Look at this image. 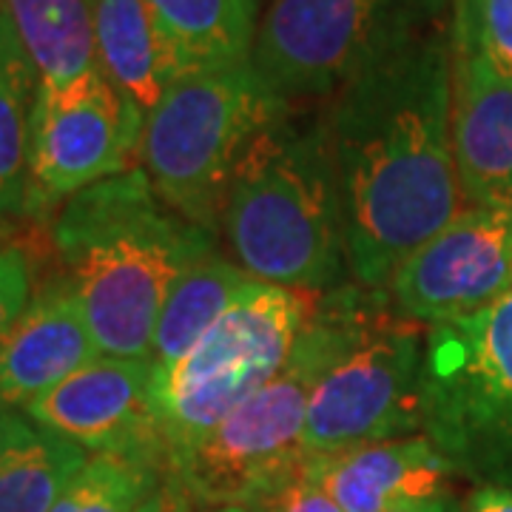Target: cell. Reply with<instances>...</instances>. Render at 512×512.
Masks as SVG:
<instances>
[{"instance_id":"6da1fadb","label":"cell","mask_w":512,"mask_h":512,"mask_svg":"<svg viewBox=\"0 0 512 512\" xmlns=\"http://www.w3.org/2000/svg\"><path fill=\"white\" fill-rule=\"evenodd\" d=\"M453 43L441 26L322 103L350 282L382 291L461 214L453 154Z\"/></svg>"},{"instance_id":"7a4b0ae2","label":"cell","mask_w":512,"mask_h":512,"mask_svg":"<svg viewBox=\"0 0 512 512\" xmlns=\"http://www.w3.org/2000/svg\"><path fill=\"white\" fill-rule=\"evenodd\" d=\"M52 242L97 348L117 359H151L154 328L174 282L220 251L214 231L157 197L143 165L63 202Z\"/></svg>"},{"instance_id":"3957f363","label":"cell","mask_w":512,"mask_h":512,"mask_svg":"<svg viewBox=\"0 0 512 512\" xmlns=\"http://www.w3.org/2000/svg\"><path fill=\"white\" fill-rule=\"evenodd\" d=\"M231 262L302 293L348 285L339 185L319 106H282L245 148L222 202Z\"/></svg>"},{"instance_id":"277c9868","label":"cell","mask_w":512,"mask_h":512,"mask_svg":"<svg viewBox=\"0 0 512 512\" xmlns=\"http://www.w3.org/2000/svg\"><path fill=\"white\" fill-rule=\"evenodd\" d=\"M382 308V291H367L356 282L319 293L311 322L285 367L214 427L165 478L177 481L202 504L245 507L271 487L305 458L302 430L319 382L359 342Z\"/></svg>"},{"instance_id":"5b68a950","label":"cell","mask_w":512,"mask_h":512,"mask_svg":"<svg viewBox=\"0 0 512 512\" xmlns=\"http://www.w3.org/2000/svg\"><path fill=\"white\" fill-rule=\"evenodd\" d=\"M316 302L319 293L248 279L194 348L154 370L151 407L168 470L285 367Z\"/></svg>"},{"instance_id":"8992f818","label":"cell","mask_w":512,"mask_h":512,"mask_svg":"<svg viewBox=\"0 0 512 512\" xmlns=\"http://www.w3.org/2000/svg\"><path fill=\"white\" fill-rule=\"evenodd\" d=\"M456 0H271L251 66L285 106H322L379 63L447 26Z\"/></svg>"},{"instance_id":"52a82bcc","label":"cell","mask_w":512,"mask_h":512,"mask_svg":"<svg viewBox=\"0 0 512 512\" xmlns=\"http://www.w3.org/2000/svg\"><path fill=\"white\" fill-rule=\"evenodd\" d=\"M285 103L251 60L177 80L146 117L140 160L157 197L220 237L222 202L245 148Z\"/></svg>"},{"instance_id":"ba28073f","label":"cell","mask_w":512,"mask_h":512,"mask_svg":"<svg viewBox=\"0 0 512 512\" xmlns=\"http://www.w3.org/2000/svg\"><path fill=\"white\" fill-rule=\"evenodd\" d=\"M421 436L456 476L512 487V291L424 333Z\"/></svg>"},{"instance_id":"9c48e42d","label":"cell","mask_w":512,"mask_h":512,"mask_svg":"<svg viewBox=\"0 0 512 512\" xmlns=\"http://www.w3.org/2000/svg\"><path fill=\"white\" fill-rule=\"evenodd\" d=\"M424 336L387 302L359 342L313 393L302 430L305 456H333L421 433Z\"/></svg>"},{"instance_id":"30bf717a","label":"cell","mask_w":512,"mask_h":512,"mask_svg":"<svg viewBox=\"0 0 512 512\" xmlns=\"http://www.w3.org/2000/svg\"><path fill=\"white\" fill-rule=\"evenodd\" d=\"M146 114L117 92L103 69L66 86H37L29 143V214L131 168L140 154Z\"/></svg>"},{"instance_id":"8fae6325","label":"cell","mask_w":512,"mask_h":512,"mask_svg":"<svg viewBox=\"0 0 512 512\" xmlns=\"http://www.w3.org/2000/svg\"><path fill=\"white\" fill-rule=\"evenodd\" d=\"M512 291V211L467 208L382 288L390 313L413 325H441L484 311Z\"/></svg>"},{"instance_id":"7c38bea8","label":"cell","mask_w":512,"mask_h":512,"mask_svg":"<svg viewBox=\"0 0 512 512\" xmlns=\"http://www.w3.org/2000/svg\"><path fill=\"white\" fill-rule=\"evenodd\" d=\"M151 359L97 356L69 379L37 396L23 413L35 427L94 456H126L163 467L165 444L151 407Z\"/></svg>"},{"instance_id":"4fadbf2b","label":"cell","mask_w":512,"mask_h":512,"mask_svg":"<svg viewBox=\"0 0 512 512\" xmlns=\"http://www.w3.org/2000/svg\"><path fill=\"white\" fill-rule=\"evenodd\" d=\"M450 126L464 202L512 211V74L456 43Z\"/></svg>"},{"instance_id":"5bb4252c","label":"cell","mask_w":512,"mask_h":512,"mask_svg":"<svg viewBox=\"0 0 512 512\" xmlns=\"http://www.w3.org/2000/svg\"><path fill=\"white\" fill-rule=\"evenodd\" d=\"M97 356L103 353L72 279L63 276L43 285L0 342V407L26 410Z\"/></svg>"},{"instance_id":"9a60e30c","label":"cell","mask_w":512,"mask_h":512,"mask_svg":"<svg viewBox=\"0 0 512 512\" xmlns=\"http://www.w3.org/2000/svg\"><path fill=\"white\" fill-rule=\"evenodd\" d=\"M308 461L342 512H387L404 501L444 493L447 478L456 476L453 464L421 433Z\"/></svg>"},{"instance_id":"2e32d148","label":"cell","mask_w":512,"mask_h":512,"mask_svg":"<svg viewBox=\"0 0 512 512\" xmlns=\"http://www.w3.org/2000/svg\"><path fill=\"white\" fill-rule=\"evenodd\" d=\"M94 37L103 74L146 117L177 80L191 74L146 0H94Z\"/></svg>"},{"instance_id":"e0dca14e","label":"cell","mask_w":512,"mask_h":512,"mask_svg":"<svg viewBox=\"0 0 512 512\" xmlns=\"http://www.w3.org/2000/svg\"><path fill=\"white\" fill-rule=\"evenodd\" d=\"M23 49L46 86H66L100 69L94 0H6Z\"/></svg>"},{"instance_id":"ac0fdd59","label":"cell","mask_w":512,"mask_h":512,"mask_svg":"<svg viewBox=\"0 0 512 512\" xmlns=\"http://www.w3.org/2000/svg\"><path fill=\"white\" fill-rule=\"evenodd\" d=\"M191 72L248 63L262 0H146Z\"/></svg>"},{"instance_id":"d6986e66","label":"cell","mask_w":512,"mask_h":512,"mask_svg":"<svg viewBox=\"0 0 512 512\" xmlns=\"http://www.w3.org/2000/svg\"><path fill=\"white\" fill-rule=\"evenodd\" d=\"M35 63L23 49L6 6L0 12V220L26 217L29 143L35 109Z\"/></svg>"},{"instance_id":"ffe728a7","label":"cell","mask_w":512,"mask_h":512,"mask_svg":"<svg viewBox=\"0 0 512 512\" xmlns=\"http://www.w3.org/2000/svg\"><path fill=\"white\" fill-rule=\"evenodd\" d=\"M245 282L248 276L220 251L188 268L174 282L157 319L154 342H151L154 370L174 365L185 350L194 348L197 339L220 319L222 311L231 305L234 293Z\"/></svg>"},{"instance_id":"44dd1931","label":"cell","mask_w":512,"mask_h":512,"mask_svg":"<svg viewBox=\"0 0 512 512\" xmlns=\"http://www.w3.org/2000/svg\"><path fill=\"white\" fill-rule=\"evenodd\" d=\"M86 450L26 419L0 450V512H52Z\"/></svg>"},{"instance_id":"7402d4cb","label":"cell","mask_w":512,"mask_h":512,"mask_svg":"<svg viewBox=\"0 0 512 512\" xmlns=\"http://www.w3.org/2000/svg\"><path fill=\"white\" fill-rule=\"evenodd\" d=\"M165 470L126 456H92L52 512H137L163 490Z\"/></svg>"},{"instance_id":"603a6c76","label":"cell","mask_w":512,"mask_h":512,"mask_svg":"<svg viewBox=\"0 0 512 512\" xmlns=\"http://www.w3.org/2000/svg\"><path fill=\"white\" fill-rule=\"evenodd\" d=\"M450 40L484 52L512 74V0H456Z\"/></svg>"},{"instance_id":"cb8c5ba5","label":"cell","mask_w":512,"mask_h":512,"mask_svg":"<svg viewBox=\"0 0 512 512\" xmlns=\"http://www.w3.org/2000/svg\"><path fill=\"white\" fill-rule=\"evenodd\" d=\"M248 512H342L339 504L330 498V493L313 476L308 456L296 467L276 478L271 487L254 495L248 504Z\"/></svg>"},{"instance_id":"d4e9b609","label":"cell","mask_w":512,"mask_h":512,"mask_svg":"<svg viewBox=\"0 0 512 512\" xmlns=\"http://www.w3.org/2000/svg\"><path fill=\"white\" fill-rule=\"evenodd\" d=\"M32 302V274L26 254L0 242V342Z\"/></svg>"},{"instance_id":"484cf974","label":"cell","mask_w":512,"mask_h":512,"mask_svg":"<svg viewBox=\"0 0 512 512\" xmlns=\"http://www.w3.org/2000/svg\"><path fill=\"white\" fill-rule=\"evenodd\" d=\"M163 507L165 512H248L242 504H202L171 478H165L163 484Z\"/></svg>"},{"instance_id":"4316f807","label":"cell","mask_w":512,"mask_h":512,"mask_svg":"<svg viewBox=\"0 0 512 512\" xmlns=\"http://www.w3.org/2000/svg\"><path fill=\"white\" fill-rule=\"evenodd\" d=\"M464 512H512V487L484 484L467 498Z\"/></svg>"},{"instance_id":"83f0119b","label":"cell","mask_w":512,"mask_h":512,"mask_svg":"<svg viewBox=\"0 0 512 512\" xmlns=\"http://www.w3.org/2000/svg\"><path fill=\"white\" fill-rule=\"evenodd\" d=\"M387 512H464V507L458 504L456 495L444 490V493L427 495V498H413V501L396 504L393 510Z\"/></svg>"},{"instance_id":"f1b7e54d","label":"cell","mask_w":512,"mask_h":512,"mask_svg":"<svg viewBox=\"0 0 512 512\" xmlns=\"http://www.w3.org/2000/svg\"><path fill=\"white\" fill-rule=\"evenodd\" d=\"M26 419H20L18 413H12V410H6V407H0V450H3V444L12 439L15 433H18V427Z\"/></svg>"},{"instance_id":"f546056e","label":"cell","mask_w":512,"mask_h":512,"mask_svg":"<svg viewBox=\"0 0 512 512\" xmlns=\"http://www.w3.org/2000/svg\"><path fill=\"white\" fill-rule=\"evenodd\" d=\"M137 512H165V507H163V490L154 495V498H151L148 504H143V507H140V510H137Z\"/></svg>"},{"instance_id":"4dcf8cb0","label":"cell","mask_w":512,"mask_h":512,"mask_svg":"<svg viewBox=\"0 0 512 512\" xmlns=\"http://www.w3.org/2000/svg\"><path fill=\"white\" fill-rule=\"evenodd\" d=\"M3 6H6V0H0V12H3Z\"/></svg>"}]
</instances>
